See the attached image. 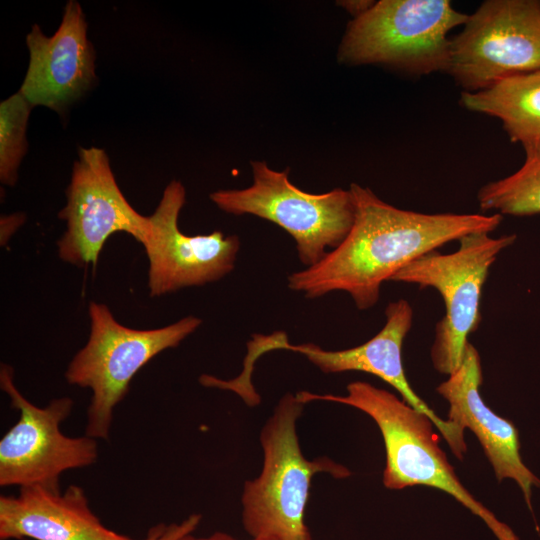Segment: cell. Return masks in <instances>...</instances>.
Instances as JSON below:
<instances>
[{
	"instance_id": "cell-1",
	"label": "cell",
	"mask_w": 540,
	"mask_h": 540,
	"mask_svg": "<svg viewBox=\"0 0 540 540\" xmlns=\"http://www.w3.org/2000/svg\"><path fill=\"white\" fill-rule=\"evenodd\" d=\"M355 219L342 243L317 264L288 277V287L314 299L333 291L349 294L359 310L373 307L381 285L402 268L448 242L493 232L498 213H420L396 208L369 188H349Z\"/></svg>"
},
{
	"instance_id": "cell-2",
	"label": "cell",
	"mask_w": 540,
	"mask_h": 540,
	"mask_svg": "<svg viewBox=\"0 0 540 540\" xmlns=\"http://www.w3.org/2000/svg\"><path fill=\"white\" fill-rule=\"evenodd\" d=\"M346 395L299 391L304 404L334 402L359 409L377 424L386 451L383 484L391 490L423 485L444 491L480 517L498 540H519L513 530L464 487L439 445L428 416L395 394L363 381L347 385Z\"/></svg>"
},
{
	"instance_id": "cell-3",
	"label": "cell",
	"mask_w": 540,
	"mask_h": 540,
	"mask_svg": "<svg viewBox=\"0 0 540 540\" xmlns=\"http://www.w3.org/2000/svg\"><path fill=\"white\" fill-rule=\"evenodd\" d=\"M304 405L296 395L285 394L261 429L263 467L245 482L241 497L243 527L252 538L312 540L305 523L312 478L317 473L336 479L351 475L327 456L305 458L296 430Z\"/></svg>"
},
{
	"instance_id": "cell-4",
	"label": "cell",
	"mask_w": 540,
	"mask_h": 540,
	"mask_svg": "<svg viewBox=\"0 0 540 540\" xmlns=\"http://www.w3.org/2000/svg\"><path fill=\"white\" fill-rule=\"evenodd\" d=\"M88 312V341L70 361L65 378L71 385L91 390L85 433L107 440L114 409L133 377L156 355L177 347L202 320L186 316L165 327L139 330L120 324L105 304L92 301Z\"/></svg>"
},
{
	"instance_id": "cell-5",
	"label": "cell",
	"mask_w": 540,
	"mask_h": 540,
	"mask_svg": "<svg viewBox=\"0 0 540 540\" xmlns=\"http://www.w3.org/2000/svg\"><path fill=\"white\" fill-rule=\"evenodd\" d=\"M467 19L448 0H381L348 24L338 59L417 75L447 71L448 33Z\"/></svg>"
},
{
	"instance_id": "cell-6",
	"label": "cell",
	"mask_w": 540,
	"mask_h": 540,
	"mask_svg": "<svg viewBox=\"0 0 540 540\" xmlns=\"http://www.w3.org/2000/svg\"><path fill=\"white\" fill-rule=\"evenodd\" d=\"M516 240L515 234L493 237L475 232L461 237L458 249L442 254L430 251L417 258L390 281L432 287L443 298L445 315L437 323L431 347L434 368L451 375L462 363L468 336L480 321L482 289L498 255Z\"/></svg>"
},
{
	"instance_id": "cell-7",
	"label": "cell",
	"mask_w": 540,
	"mask_h": 540,
	"mask_svg": "<svg viewBox=\"0 0 540 540\" xmlns=\"http://www.w3.org/2000/svg\"><path fill=\"white\" fill-rule=\"evenodd\" d=\"M251 166V186L210 194L219 209L234 215L251 214L277 224L295 240L299 260L306 267L319 263L327 249L342 243L355 219L349 189L307 193L290 182L288 170H273L263 161H254Z\"/></svg>"
},
{
	"instance_id": "cell-8",
	"label": "cell",
	"mask_w": 540,
	"mask_h": 540,
	"mask_svg": "<svg viewBox=\"0 0 540 540\" xmlns=\"http://www.w3.org/2000/svg\"><path fill=\"white\" fill-rule=\"evenodd\" d=\"M539 69V0L485 1L450 39L446 72L466 92Z\"/></svg>"
},
{
	"instance_id": "cell-9",
	"label": "cell",
	"mask_w": 540,
	"mask_h": 540,
	"mask_svg": "<svg viewBox=\"0 0 540 540\" xmlns=\"http://www.w3.org/2000/svg\"><path fill=\"white\" fill-rule=\"evenodd\" d=\"M0 387L19 411L18 421L0 440V486H45L59 489L62 473L92 465L98 458L97 440L69 437L60 425L70 415L73 400L56 398L45 407L27 400L14 383V371L1 364Z\"/></svg>"
},
{
	"instance_id": "cell-10",
	"label": "cell",
	"mask_w": 540,
	"mask_h": 540,
	"mask_svg": "<svg viewBox=\"0 0 540 540\" xmlns=\"http://www.w3.org/2000/svg\"><path fill=\"white\" fill-rule=\"evenodd\" d=\"M383 328L367 342L349 349L324 350L313 343L291 344L282 331L269 335L253 334L247 343L243 365L253 370L256 360L266 352L288 350L304 355L323 373L360 371L375 375L398 391L402 399L430 418L460 460L467 451L464 430L437 415L410 386L402 364V345L411 329L413 309L405 299L390 302L385 309Z\"/></svg>"
},
{
	"instance_id": "cell-11",
	"label": "cell",
	"mask_w": 540,
	"mask_h": 540,
	"mask_svg": "<svg viewBox=\"0 0 540 540\" xmlns=\"http://www.w3.org/2000/svg\"><path fill=\"white\" fill-rule=\"evenodd\" d=\"M66 198L59 218L67 228L57 243L58 255L64 262L95 267L112 234L125 232L142 244L149 233V217L138 213L127 201L109 157L101 148L79 149Z\"/></svg>"
},
{
	"instance_id": "cell-12",
	"label": "cell",
	"mask_w": 540,
	"mask_h": 540,
	"mask_svg": "<svg viewBox=\"0 0 540 540\" xmlns=\"http://www.w3.org/2000/svg\"><path fill=\"white\" fill-rule=\"evenodd\" d=\"M186 191L172 180L149 217L150 230L142 245L148 258V288L151 297L220 280L235 267L240 250L237 235L214 231L186 235L178 226Z\"/></svg>"
},
{
	"instance_id": "cell-13",
	"label": "cell",
	"mask_w": 540,
	"mask_h": 540,
	"mask_svg": "<svg viewBox=\"0 0 540 540\" xmlns=\"http://www.w3.org/2000/svg\"><path fill=\"white\" fill-rule=\"evenodd\" d=\"M26 44L29 64L19 91L33 106L61 113L91 88L96 78L95 51L77 1L67 2L52 36L45 35L35 24L26 36Z\"/></svg>"
},
{
	"instance_id": "cell-14",
	"label": "cell",
	"mask_w": 540,
	"mask_h": 540,
	"mask_svg": "<svg viewBox=\"0 0 540 540\" xmlns=\"http://www.w3.org/2000/svg\"><path fill=\"white\" fill-rule=\"evenodd\" d=\"M482 380L480 355L468 342L461 365L436 391L449 403L447 420L476 435L496 479H513L532 512V486L540 488V479L522 461L519 433L513 422L498 416L484 403L480 394Z\"/></svg>"
},
{
	"instance_id": "cell-15",
	"label": "cell",
	"mask_w": 540,
	"mask_h": 540,
	"mask_svg": "<svg viewBox=\"0 0 540 540\" xmlns=\"http://www.w3.org/2000/svg\"><path fill=\"white\" fill-rule=\"evenodd\" d=\"M135 540L102 524L84 490L35 485L0 496V540Z\"/></svg>"
},
{
	"instance_id": "cell-16",
	"label": "cell",
	"mask_w": 540,
	"mask_h": 540,
	"mask_svg": "<svg viewBox=\"0 0 540 540\" xmlns=\"http://www.w3.org/2000/svg\"><path fill=\"white\" fill-rule=\"evenodd\" d=\"M468 110L501 120L512 142L540 146V69L504 79L476 92H462Z\"/></svg>"
},
{
	"instance_id": "cell-17",
	"label": "cell",
	"mask_w": 540,
	"mask_h": 540,
	"mask_svg": "<svg viewBox=\"0 0 540 540\" xmlns=\"http://www.w3.org/2000/svg\"><path fill=\"white\" fill-rule=\"evenodd\" d=\"M524 150L525 161L518 171L479 189L477 199L482 211L514 216L540 214V146Z\"/></svg>"
},
{
	"instance_id": "cell-18",
	"label": "cell",
	"mask_w": 540,
	"mask_h": 540,
	"mask_svg": "<svg viewBox=\"0 0 540 540\" xmlns=\"http://www.w3.org/2000/svg\"><path fill=\"white\" fill-rule=\"evenodd\" d=\"M34 106L20 92L0 103V180L13 186L28 149L26 130Z\"/></svg>"
},
{
	"instance_id": "cell-19",
	"label": "cell",
	"mask_w": 540,
	"mask_h": 540,
	"mask_svg": "<svg viewBox=\"0 0 540 540\" xmlns=\"http://www.w3.org/2000/svg\"><path fill=\"white\" fill-rule=\"evenodd\" d=\"M201 522V515L194 513L180 523H159L149 528L143 540H180L193 534Z\"/></svg>"
},
{
	"instance_id": "cell-20",
	"label": "cell",
	"mask_w": 540,
	"mask_h": 540,
	"mask_svg": "<svg viewBox=\"0 0 540 540\" xmlns=\"http://www.w3.org/2000/svg\"><path fill=\"white\" fill-rule=\"evenodd\" d=\"M374 1H342L341 6H343L348 12H350L354 18L362 15L367 10H369L373 5Z\"/></svg>"
},
{
	"instance_id": "cell-21",
	"label": "cell",
	"mask_w": 540,
	"mask_h": 540,
	"mask_svg": "<svg viewBox=\"0 0 540 540\" xmlns=\"http://www.w3.org/2000/svg\"><path fill=\"white\" fill-rule=\"evenodd\" d=\"M180 540H235V539L229 534H226L223 532H215L207 537H195L192 534H189ZM252 540H270V539L252 538Z\"/></svg>"
}]
</instances>
